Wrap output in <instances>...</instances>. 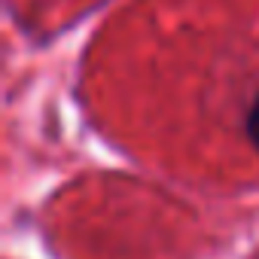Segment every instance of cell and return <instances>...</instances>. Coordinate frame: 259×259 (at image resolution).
<instances>
[{
  "label": "cell",
  "instance_id": "1",
  "mask_svg": "<svg viewBox=\"0 0 259 259\" xmlns=\"http://www.w3.org/2000/svg\"><path fill=\"white\" fill-rule=\"evenodd\" d=\"M247 138H250V144L259 150V98L253 101V107H250V113H247Z\"/></svg>",
  "mask_w": 259,
  "mask_h": 259
}]
</instances>
